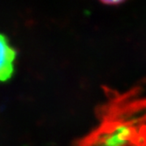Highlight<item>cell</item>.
I'll list each match as a JSON object with an SVG mask.
<instances>
[{"label": "cell", "mask_w": 146, "mask_h": 146, "mask_svg": "<svg viewBox=\"0 0 146 146\" xmlns=\"http://www.w3.org/2000/svg\"><path fill=\"white\" fill-rule=\"evenodd\" d=\"M105 91L96 126L78 146H146V78L122 91Z\"/></svg>", "instance_id": "1"}, {"label": "cell", "mask_w": 146, "mask_h": 146, "mask_svg": "<svg viewBox=\"0 0 146 146\" xmlns=\"http://www.w3.org/2000/svg\"><path fill=\"white\" fill-rule=\"evenodd\" d=\"M17 53L7 37L0 34V82L11 79L15 69Z\"/></svg>", "instance_id": "2"}, {"label": "cell", "mask_w": 146, "mask_h": 146, "mask_svg": "<svg viewBox=\"0 0 146 146\" xmlns=\"http://www.w3.org/2000/svg\"><path fill=\"white\" fill-rule=\"evenodd\" d=\"M100 1L107 5H119L125 2L126 0H100Z\"/></svg>", "instance_id": "3"}]
</instances>
